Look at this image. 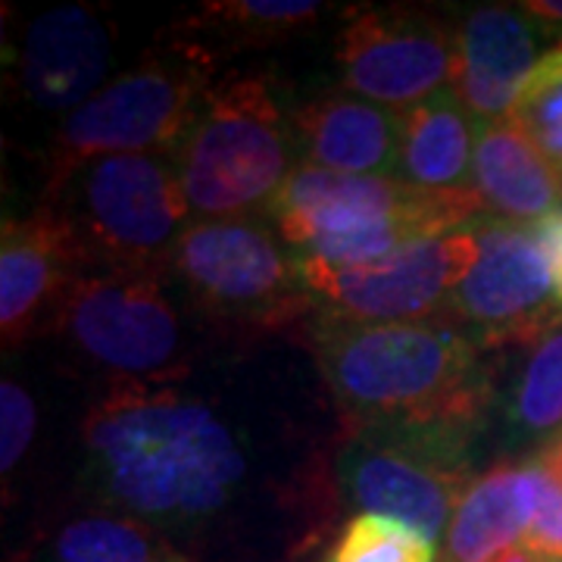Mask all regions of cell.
<instances>
[{"label":"cell","instance_id":"6da1fadb","mask_svg":"<svg viewBox=\"0 0 562 562\" xmlns=\"http://www.w3.org/2000/svg\"><path fill=\"white\" fill-rule=\"evenodd\" d=\"M247 469L232 422L172 384L113 387L81 419L88 491L157 531L213 522L238 501Z\"/></svg>","mask_w":562,"mask_h":562},{"label":"cell","instance_id":"7a4b0ae2","mask_svg":"<svg viewBox=\"0 0 562 562\" xmlns=\"http://www.w3.org/2000/svg\"><path fill=\"white\" fill-rule=\"evenodd\" d=\"M313 357L344 425L428 428L479 438L497 401L484 347L443 319L310 316Z\"/></svg>","mask_w":562,"mask_h":562},{"label":"cell","instance_id":"3957f363","mask_svg":"<svg viewBox=\"0 0 562 562\" xmlns=\"http://www.w3.org/2000/svg\"><path fill=\"white\" fill-rule=\"evenodd\" d=\"M194 220L266 213L301 166L294 113L272 72L235 69L206 88L172 154Z\"/></svg>","mask_w":562,"mask_h":562},{"label":"cell","instance_id":"277c9868","mask_svg":"<svg viewBox=\"0 0 562 562\" xmlns=\"http://www.w3.org/2000/svg\"><path fill=\"white\" fill-rule=\"evenodd\" d=\"M266 220L303 260L353 269L387 260L406 244L484 220L475 194H425L397 176H347L297 166Z\"/></svg>","mask_w":562,"mask_h":562},{"label":"cell","instance_id":"5b68a950","mask_svg":"<svg viewBox=\"0 0 562 562\" xmlns=\"http://www.w3.org/2000/svg\"><path fill=\"white\" fill-rule=\"evenodd\" d=\"M220 60L176 38H162L144 60L103 85L54 128L41 201H57L63 184L88 162L122 154H176L198 103L216 81Z\"/></svg>","mask_w":562,"mask_h":562},{"label":"cell","instance_id":"8992f818","mask_svg":"<svg viewBox=\"0 0 562 562\" xmlns=\"http://www.w3.org/2000/svg\"><path fill=\"white\" fill-rule=\"evenodd\" d=\"M44 203V201H41ZM91 269L169 276L194 222L169 154H122L81 166L57 201Z\"/></svg>","mask_w":562,"mask_h":562},{"label":"cell","instance_id":"52a82bcc","mask_svg":"<svg viewBox=\"0 0 562 562\" xmlns=\"http://www.w3.org/2000/svg\"><path fill=\"white\" fill-rule=\"evenodd\" d=\"M113 387H162L188 375V331L166 276L88 269L50 328Z\"/></svg>","mask_w":562,"mask_h":562},{"label":"cell","instance_id":"ba28073f","mask_svg":"<svg viewBox=\"0 0 562 562\" xmlns=\"http://www.w3.org/2000/svg\"><path fill=\"white\" fill-rule=\"evenodd\" d=\"M169 276L201 313L232 328L272 331L316 313L297 254L260 216L194 220L179 238Z\"/></svg>","mask_w":562,"mask_h":562},{"label":"cell","instance_id":"9c48e42d","mask_svg":"<svg viewBox=\"0 0 562 562\" xmlns=\"http://www.w3.org/2000/svg\"><path fill=\"white\" fill-rule=\"evenodd\" d=\"M479 438L428 428L344 425L335 487L360 513L387 516L441 543L472 475Z\"/></svg>","mask_w":562,"mask_h":562},{"label":"cell","instance_id":"30bf717a","mask_svg":"<svg viewBox=\"0 0 562 562\" xmlns=\"http://www.w3.org/2000/svg\"><path fill=\"white\" fill-rule=\"evenodd\" d=\"M475 241V260L447 303L443 322L462 328L484 350L531 344L560 325L562 306L535 225L479 220Z\"/></svg>","mask_w":562,"mask_h":562},{"label":"cell","instance_id":"8fae6325","mask_svg":"<svg viewBox=\"0 0 562 562\" xmlns=\"http://www.w3.org/2000/svg\"><path fill=\"white\" fill-rule=\"evenodd\" d=\"M475 222L406 244L394 257L372 266L338 269L297 257L301 276L325 316L350 322L443 319L447 303L479 250Z\"/></svg>","mask_w":562,"mask_h":562},{"label":"cell","instance_id":"7c38bea8","mask_svg":"<svg viewBox=\"0 0 562 562\" xmlns=\"http://www.w3.org/2000/svg\"><path fill=\"white\" fill-rule=\"evenodd\" d=\"M457 35L416 7H362L338 38V69L347 94L406 113L453 76Z\"/></svg>","mask_w":562,"mask_h":562},{"label":"cell","instance_id":"4fadbf2b","mask_svg":"<svg viewBox=\"0 0 562 562\" xmlns=\"http://www.w3.org/2000/svg\"><path fill=\"white\" fill-rule=\"evenodd\" d=\"M79 235L57 203H38L0 228V338L22 347L50 331L76 281L88 272Z\"/></svg>","mask_w":562,"mask_h":562},{"label":"cell","instance_id":"5bb4252c","mask_svg":"<svg viewBox=\"0 0 562 562\" xmlns=\"http://www.w3.org/2000/svg\"><path fill=\"white\" fill-rule=\"evenodd\" d=\"M113 25L85 3L41 13L16 50V91L41 113L69 116L91 101L113 66Z\"/></svg>","mask_w":562,"mask_h":562},{"label":"cell","instance_id":"9a60e30c","mask_svg":"<svg viewBox=\"0 0 562 562\" xmlns=\"http://www.w3.org/2000/svg\"><path fill=\"white\" fill-rule=\"evenodd\" d=\"M538 22L516 3H482L457 32L450 88L475 122L513 120L525 81L543 57Z\"/></svg>","mask_w":562,"mask_h":562},{"label":"cell","instance_id":"2e32d148","mask_svg":"<svg viewBox=\"0 0 562 562\" xmlns=\"http://www.w3.org/2000/svg\"><path fill=\"white\" fill-rule=\"evenodd\" d=\"M301 166L347 176H397L401 113L328 91L294 110Z\"/></svg>","mask_w":562,"mask_h":562},{"label":"cell","instance_id":"e0dca14e","mask_svg":"<svg viewBox=\"0 0 562 562\" xmlns=\"http://www.w3.org/2000/svg\"><path fill=\"white\" fill-rule=\"evenodd\" d=\"M472 191L491 220L535 225L562 210V169L522 122H479Z\"/></svg>","mask_w":562,"mask_h":562},{"label":"cell","instance_id":"ac0fdd59","mask_svg":"<svg viewBox=\"0 0 562 562\" xmlns=\"http://www.w3.org/2000/svg\"><path fill=\"white\" fill-rule=\"evenodd\" d=\"M535 516L531 462H497L462 491L441 541V562H494L525 541Z\"/></svg>","mask_w":562,"mask_h":562},{"label":"cell","instance_id":"d6986e66","mask_svg":"<svg viewBox=\"0 0 562 562\" xmlns=\"http://www.w3.org/2000/svg\"><path fill=\"white\" fill-rule=\"evenodd\" d=\"M479 122L469 116L453 88L401 113V162L397 179L425 194L465 198L472 191Z\"/></svg>","mask_w":562,"mask_h":562},{"label":"cell","instance_id":"ffe728a7","mask_svg":"<svg viewBox=\"0 0 562 562\" xmlns=\"http://www.w3.org/2000/svg\"><path fill=\"white\" fill-rule=\"evenodd\" d=\"M331 10L313 0H213L181 16L169 38L206 50L210 57H228L241 50H266L313 29Z\"/></svg>","mask_w":562,"mask_h":562},{"label":"cell","instance_id":"44dd1931","mask_svg":"<svg viewBox=\"0 0 562 562\" xmlns=\"http://www.w3.org/2000/svg\"><path fill=\"white\" fill-rule=\"evenodd\" d=\"M525 347L503 397V422L509 441L543 447L562 435V322Z\"/></svg>","mask_w":562,"mask_h":562},{"label":"cell","instance_id":"7402d4cb","mask_svg":"<svg viewBox=\"0 0 562 562\" xmlns=\"http://www.w3.org/2000/svg\"><path fill=\"white\" fill-rule=\"evenodd\" d=\"M57 562H191L162 531L122 513H88L54 535Z\"/></svg>","mask_w":562,"mask_h":562},{"label":"cell","instance_id":"603a6c76","mask_svg":"<svg viewBox=\"0 0 562 562\" xmlns=\"http://www.w3.org/2000/svg\"><path fill=\"white\" fill-rule=\"evenodd\" d=\"M328 562H438V543L397 519L360 513L341 528Z\"/></svg>","mask_w":562,"mask_h":562},{"label":"cell","instance_id":"cb8c5ba5","mask_svg":"<svg viewBox=\"0 0 562 562\" xmlns=\"http://www.w3.org/2000/svg\"><path fill=\"white\" fill-rule=\"evenodd\" d=\"M513 120L522 122L543 154L562 169V44L550 47L535 66Z\"/></svg>","mask_w":562,"mask_h":562},{"label":"cell","instance_id":"d4e9b609","mask_svg":"<svg viewBox=\"0 0 562 562\" xmlns=\"http://www.w3.org/2000/svg\"><path fill=\"white\" fill-rule=\"evenodd\" d=\"M38 428V406L25 384L3 379L0 384V472L10 479L29 453Z\"/></svg>","mask_w":562,"mask_h":562},{"label":"cell","instance_id":"484cf974","mask_svg":"<svg viewBox=\"0 0 562 562\" xmlns=\"http://www.w3.org/2000/svg\"><path fill=\"white\" fill-rule=\"evenodd\" d=\"M528 462L535 469V516L522 547L538 553L543 562H562V482L535 460Z\"/></svg>","mask_w":562,"mask_h":562},{"label":"cell","instance_id":"4316f807","mask_svg":"<svg viewBox=\"0 0 562 562\" xmlns=\"http://www.w3.org/2000/svg\"><path fill=\"white\" fill-rule=\"evenodd\" d=\"M535 232H538L543 250H547L550 272H553V288H557V301L562 306V210L550 213L547 220L535 222Z\"/></svg>","mask_w":562,"mask_h":562},{"label":"cell","instance_id":"83f0119b","mask_svg":"<svg viewBox=\"0 0 562 562\" xmlns=\"http://www.w3.org/2000/svg\"><path fill=\"white\" fill-rule=\"evenodd\" d=\"M525 13L531 20L538 22L547 38L553 41V47L562 44V0H528V3H519Z\"/></svg>","mask_w":562,"mask_h":562},{"label":"cell","instance_id":"f1b7e54d","mask_svg":"<svg viewBox=\"0 0 562 562\" xmlns=\"http://www.w3.org/2000/svg\"><path fill=\"white\" fill-rule=\"evenodd\" d=\"M531 460L543 465L553 479H560L562 482V435H557L553 441H547L543 447H538V453L531 457Z\"/></svg>","mask_w":562,"mask_h":562},{"label":"cell","instance_id":"f546056e","mask_svg":"<svg viewBox=\"0 0 562 562\" xmlns=\"http://www.w3.org/2000/svg\"><path fill=\"white\" fill-rule=\"evenodd\" d=\"M494 562H543V560L538 557V553H531L528 547H522V543H519V547L506 550V553H503V557H497Z\"/></svg>","mask_w":562,"mask_h":562}]
</instances>
